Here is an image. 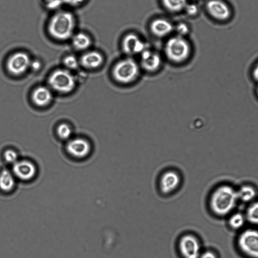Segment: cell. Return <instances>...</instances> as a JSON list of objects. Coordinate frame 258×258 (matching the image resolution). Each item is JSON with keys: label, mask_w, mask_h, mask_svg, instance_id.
I'll use <instances>...</instances> for the list:
<instances>
[{"label": "cell", "mask_w": 258, "mask_h": 258, "mask_svg": "<svg viewBox=\"0 0 258 258\" xmlns=\"http://www.w3.org/2000/svg\"><path fill=\"white\" fill-rule=\"evenodd\" d=\"M30 67L34 71L39 70L41 67V63L38 60L31 61Z\"/></svg>", "instance_id": "obj_32"}, {"label": "cell", "mask_w": 258, "mask_h": 258, "mask_svg": "<svg viewBox=\"0 0 258 258\" xmlns=\"http://www.w3.org/2000/svg\"><path fill=\"white\" fill-rule=\"evenodd\" d=\"M121 48L124 53L131 57L135 55H140L147 48L143 40L135 33H128L122 38Z\"/></svg>", "instance_id": "obj_10"}, {"label": "cell", "mask_w": 258, "mask_h": 258, "mask_svg": "<svg viewBox=\"0 0 258 258\" xmlns=\"http://www.w3.org/2000/svg\"><path fill=\"white\" fill-rule=\"evenodd\" d=\"M199 258H217V257L214 252L210 250H207L201 252Z\"/></svg>", "instance_id": "obj_31"}, {"label": "cell", "mask_w": 258, "mask_h": 258, "mask_svg": "<svg viewBox=\"0 0 258 258\" xmlns=\"http://www.w3.org/2000/svg\"><path fill=\"white\" fill-rule=\"evenodd\" d=\"M180 253L183 258H199L201 253L200 242L192 234L182 236L178 243Z\"/></svg>", "instance_id": "obj_8"}, {"label": "cell", "mask_w": 258, "mask_h": 258, "mask_svg": "<svg viewBox=\"0 0 258 258\" xmlns=\"http://www.w3.org/2000/svg\"><path fill=\"white\" fill-rule=\"evenodd\" d=\"M141 70L139 63L131 57L128 56L115 63L112 68V75L116 82L127 85L138 79Z\"/></svg>", "instance_id": "obj_3"}, {"label": "cell", "mask_w": 258, "mask_h": 258, "mask_svg": "<svg viewBox=\"0 0 258 258\" xmlns=\"http://www.w3.org/2000/svg\"><path fill=\"white\" fill-rule=\"evenodd\" d=\"M31 59L25 52L19 51L13 54L8 59L7 68L15 75H21L30 67Z\"/></svg>", "instance_id": "obj_11"}, {"label": "cell", "mask_w": 258, "mask_h": 258, "mask_svg": "<svg viewBox=\"0 0 258 258\" xmlns=\"http://www.w3.org/2000/svg\"><path fill=\"white\" fill-rule=\"evenodd\" d=\"M17 179L12 170L4 169L0 172V189L5 192H10L14 190Z\"/></svg>", "instance_id": "obj_17"}, {"label": "cell", "mask_w": 258, "mask_h": 258, "mask_svg": "<svg viewBox=\"0 0 258 258\" xmlns=\"http://www.w3.org/2000/svg\"><path fill=\"white\" fill-rule=\"evenodd\" d=\"M164 51L169 61L178 64L186 61L190 57L191 47L185 37L176 35L167 40Z\"/></svg>", "instance_id": "obj_4"}, {"label": "cell", "mask_w": 258, "mask_h": 258, "mask_svg": "<svg viewBox=\"0 0 258 258\" xmlns=\"http://www.w3.org/2000/svg\"><path fill=\"white\" fill-rule=\"evenodd\" d=\"M183 11L188 17H196L200 13V8L198 5L194 2L187 3Z\"/></svg>", "instance_id": "obj_24"}, {"label": "cell", "mask_w": 258, "mask_h": 258, "mask_svg": "<svg viewBox=\"0 0 258 258\" xmlns=\"http://www.w3.org/2000/svg\"><path fill=\"white\" fill-rule=\"evenodd\" d=\"M174 30L176 31L177 35L185 37L189 33L190 29L187 24L184 22H180L174 26Z\"/></svg>", "instance_id": "obj_25"}, {"label": "cell", "mask_w": 258, "mask_h": 258, "mask_svg": "<svg viewBox=\"0 0 258 258\" xmlns=\"http://www.w3.org/2000/svg\"><path fill=\"white\" fill-rule=\"evenodd\" d=\"M76 27L74 15L67 11H59L50 18L48 31L51 37L58 40H66L72 37Z\"/></svg>", "instance_id": "obj_2"}, {"label": "cell", "mask_w": 258, "mask_h": 258, "mask_svg": "<svg viewBox=\"0 0 258 258\" xmlns=\"http://www.w3.org/2000/svg\"><path fill=\"white\" fill-rule=\"evenodd\" d=\"M238 201L236 190L227 184L220 185L212 192L210 199V207L218 216H225L235 208Z\"/></svg>", "instance_id": "obj_1"}, {"label": "cell", "mask_w": 258, "mask_h": 258, "mask_svg": "<svg viewBox=\"0 0 258 258\" xmlns=\"http://www.w3.org/2000/svg\"><path fill=\"white\" fill-rule=\"evenodd\" d=\"M204 9L208 17L218 24L230 22L234 17V10L227 0H207Z\"/></svg>", "instance_id": "obj_5"}, {"label": "cell", "mask_w": 258, "mask_h": 258, "mask_svg": "<svg viewBox=\"0 0 258 258\" xmlns=\"http://www.w3.org/2000/svg\"><path fill=\"white\" fill-rule=\"evenodd\" d=\"M103 62V56L96 51H90L84 53L81 58V63L85 67L95 69Z\"/></svg>", "instance_id": "obj_16"}, {"label": "cell", "mask_w": 258, "mask_h": 258, "mask_svg": "<svg viewBox=\"0 0 258 258\" xmlns=\"http://www.w3.org/2000/svg\"><path fill=\"white\" fill-rule=\"evenodd\" d=\"M65 66L69 69H75L79 66V61L77 58L74 55L67 56L63 60Z\"/></svg>", "instance_id": "obj_28"}, {"label": "cell", "mask_w": 258, "mask_h": 258, "mask_svg": "<svg viewBox=\"0 0 258 258\" xmlns=\"http://www.w3.org/2000/svg\"><path fill=\"white\" fill-rule=\"evenodd\" d=\"M50 1H51V0H45V2H46Z\"/></svg>", "instance_id": "obj_34"}, {"label": "cell", "mask_w": 258, "mask_h": 258, "mask_svg": "<svg viewBox=\"0 0 258 258\" xmlns=\"http://www.w3.org/2000/svg\"><path fill=\"white\" fill-rule=\"evenodd\" d=\"M140 66L145 71L154 72L161 66L162 58L156 51L147 48L140 55Z\"/></svg>", "instance_id": "obj_12"}, {"label": "cell", "mask_w": 258, "mask_h": 258, "mask_svg": "<svg viewBox=\"0 0 258 258\" xmlns=\"http://www.w3.org/2000/svg\"><path fill=\"white\" fill-rule=\"evenodd\" d=\"M246 221L244 214L241 213H235L229 217L228 223L230 227L234 229L242 228Z\"/></svg>", "instance_id": "obj_23"}, {"label": "cell", "mask_w": 258, "mask_h": 258, "mask_svg": "<svg viewBox=\"0 0 258 258\" xmlns=\"http://www.w3.org/2000/svg\"><path fill=\"white\" fill-rule=\"evenodd\" d=\"M90 149L89 143L85 140L80 138L70 141L67 146L69 154L77 159L86 157L90 153Z\"/></svg>", "instance_id": "obj_14"}, {"label": "cell", "mask_w": 258, "mask_h": 258, "mask_svg": "<svg viewBox=\"0 0 258 258\" xmlns=\"http://www.w3.org/2000/svg\"><path fill=\"white\" fill-rule=\"evenodd\" d=\"M240 251L250 258H258V230L246 229L241 232L237 239Z\"/></svg>", "instance_id": "obj_6"}, {"label": "cell", "mask_w": 258, "mask_h": 258, "mask_svg": "<svg viewBox=\"0 0 258 258\" xmlns=\"http://www.w3.org/2000/svg\"><path fill=\"white\" fill-rule=\"evenodd\" d=\"M255 92H256V96L258 98V86L256 87V90H255Z\"/></svg>", "instance_id": "obj_33"}, {"label": "cell", "mask_w": 258, "mask_h": 258, "mask_svg": "<svg viewBox=\"0 0 258 258\" xmlns=\"http://www.w3.org/2000/svg\"><path fill=\"white\" fill-rule=\"evenodd\" d=\"M58 136L62 139L69 138L72 135V130L68 124L62 123L60 124L57 129Z\"/></svg>", "instance_id": "obj_26"}, {"label": "cell", "mask_w": 258, "mask_h": 258, "mask_svg": "<svg viewBox=\"0 0 258 258\" xmlns=\"http://www.w3.org/2000/svg\"><path fill=\"white\" fill-rule=\"evenodd\" d=\"M193 1H197V0H192Z\"/></svg>", "instance_id": "obj_35"}, {"label": "cell", "mask_w": 258, "mask_h": 258, "mask_svg": "<svg viewBox=\"0 0 258 258\" xmlns=\"http://www.w3.org/2000/svg\"><path fill=\"white\" fill-rule=\"evenodd\" d=\"M48 82L55 91L62 93L70 92L76 85L75 78L72 74L63 69L54 71L50 76Z\"/></svg>", "instance_id": "obj_7"}, {"label": "cell", "mask_w": 258, "mask_h": 258, "mask_svg": "<svg viewBox=\"0 0 258 258\" xmlns=\"http://www.w3.org/2000/svg\"><path fill=\"white\" fill-rule=\"evenodd\" d=\"M6 161L12 165L16 163L18 160V155L16 152L13 150H7L4 154Z\"/></svg>", "instance_id": "obj_27"}, {"label": "cell", "mask_w": 258, "mask_h": 258, "mask_svg": "<svg viewBox=\"0 0 258 258\" xmlns=\"http://www.w3.org/2000/svg\"><path fill=\"white\" fill-rule=\"evenodd\" d=\"M238 201L244 203H251L256 196V190L251 185H243L236 190Z\"/></svg>", "instance_id": "obj_19"}, {"label": "cell", "mask_w": 258, "mask_h": 258, "mask_svg": "<svg viewBox=\"0 0 258 258\" xmlns=\"http://www.w3.org/2000/svg\"><path fill=\"white\" fill-rule=\"evenodd\" d=\"M246 221L254 225H258V201L250 203L244 214Z\"/></svg>", "instance_id": "obj_22"}, {"label": "cell", "mask_w": 258, "mask_h": 258, "mask_svg": "<svg viewBox=\"0 0 258 258\" xmlns=\"http://www.w3.org/2000/svg\"><path fill=\"white\" fill-rule=\"evenodd\" d=\"M52 98L50 90L47 87L40 86L37 88L32 94V100L39 106H44L48 104Z\"/></svg>", "instance_id": "obj_18"}, {"label": "cell", "mask_w": 258, "mask_h": 258, "mask_svg": "<svg viewBox=\"0 0 258 258\" xmlns=\"http://www.w3.org/2000/svg\"><path fill=\"white\" fill-rule=\"evenodd\" d=\"M150 30L155 37L164 38L171 34L174 30V26L166 19L158 18L151 22Z\"/></svg>", "instance_id": "obj_13"}, {"label": "cell", "mask_w": 258, "mask_h": 258, "mask_svg": "<svg viewBox=\"0 0 258 258\" xmlns=\"http://www.w3.org/2000/svg\"><path fill=\"white\" fill-rule=\"evenodd\" d=\"M12 171L17 180L24 182L33 180L37 175L35 165L29 160H18L12 165Z\"/></svg>", "instance_id": "obj_9"}, {"label": "cell", "mask_w": 258, "mask_h": 258, "mask_svg": "<svg viewBox=\"0 0 258 258\" xmlns=\"http://www.w3.org/2000/svg\"><path fill=\"white\" fill-rule=\"evenodd\" d=\"M85 0H62L63 3L70 6H78L81 5Z\"/></svg>", "instance_id": "obj_30"}, {"label": "cell", "mask_w": 258, "mask_h": 258, "mask_svg": "<svg viewBox=\"0 0 258 258\" xmlns=\"http://www.w3.org/2000/svg\"><path fill=\"white\" fill-rule=\"evenodd\" d=\"M179 174L175 171L169 170L164 172L160 180V188L165 194H170L177 189L180 183Z\"/></svg>", "instance_id": "obj_15"}, {"label": "cell", "mask_w": 258, "mask_h": 258, "mask_svg": "<svg viewBox=\"0 0 258 258\" xmlns=\"http://www.w3.org/2000/svg\"><path fill=\"white\" fill-rule=\"evenodd\" d=\"M163 7L172 13L183 11L187 4V0H161Z\"/></svg>", "instance_id": "obj_21"}, {"label": "cell", "mask_w": 258, "mask_h": 258, "mask_svg": "<svg viewBox=\"0 0 258 258\" xmlns=\"http://www.w3.org/2000/svg\"><path fill=\"white\" fill-rule=\"evenodd\" d=\"M73 46L79 50H83L89 48L92 42L89 35L83 32H79L73 35L72 37Z\"/></svg>", "instance_id": "obj_20"}, {"label": "cell", "mask_w": 258, "mask_h": 258, "mask_svg": "<svg viewBox=\"0 0 258 258\" xmlns=\"http://www.w3.org/2000/svg\"><path fill=\"white\" fill-rule=\"evenodd\" d=\"M251 75L253 80L258 82V60L254 63L252 68Z\"/></svg>", "instance_id": "obj_29"}]
</instances>
